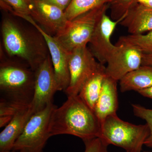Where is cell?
Returning <instances> with one entry per match:
<instances>
[{
  "mask_svg": "<svg viewBox=\"0 0 152 152\" xmlns=\"http://www.w3.org/2000/svg\"><path fill=\"white\" fill-rule=\"evenodd\" d=\"M1 34L7 54L21 60L34 72L50 56L43 36L32 24L29 26L13 17L5 16L1 24Z\"/></svg>",
  "mask_w": 152,
  "mask_h": 152,
  "instance_id": "cell-1",
  "label": "cell"
},
{
  "mask_svg": "<svg viewBox=\"0 0 152 152\" xmlns=\"http://www.w3.org/2000/svg\"><path fill=\"white\" fill-rule=\"evenodd\" d=\"M101 124L94 112L79 95L70 96L59 107H56L49 122L50 136L68 134L83 142L100 134Z\"/></svg>",
  "mask_w": 152,
  "mask_h": 152,
  "instance_id": "cell-2",
  "label": "cell"
},
{
  "mask_svg": "<svg viewBox=\"0 0 152 152\" xmlns=\"http://www.w3.org/2000/svg\"><path fill=\"white\" fill-rule=\"evenodd\" d=\"M35 74L22 63L1 60V98L31 104L34 89Z\"/></svg>",
  "mask_w": 152,
  "mask_h": 152,
  "instance_id": "cell-3",
  "label": "cell"
},
{
  "mask_svg": "<svg viewBox=\"0 0 152 152\" xmlns=\"http://www.w3.org/2000/svg\"><path fill=\"white\" fill-rule=\"evenodd\" d=\"M149 133L146 124H133L123 121L116 114L107 117L101 123L99 138L107 145H114L126 152H141Z\"/></svg>",
  "mask_w": 152,
  "mask_h": 152,
  "instance_id": "cell-4",
  "label": "cell"
},
{
  "mask_svg": "<svg viewBox=\"0 0 152 152\" xmlns=\"http://www.w3.org/2000/svg\"><path fill=\"white\" fill-rule=\"evenodd\" d=\"M110 6V4H107L101 6L69 21L64 29L55 37L69 53L77 48L87 46L98 22Z\"/></svg>",
  "mask_w": 152,
  "mask_h": 152,
  "instance_id": "cell-5",
  "label": "cell"
},
{
  "mask_svg": "<svg viewBox=\"0 0 152 152\" xmlns=\"http://www.w3.org/2000/svg\"><path fill=\"white\" fill-rule=\"evenodd\" d=\"M56 107L53 103L37 112L30 118L12 150L24 152H43L50 137L49 122L53 110Z\"/></svg>",
  "mask_w": 152,
  "mask_h": 152,
  "instance_id": "cell-6",
  "label": "cell"
},
{
  "mask_svg": "<svg viewBox=\"0 0 152 152\" xmlns=\"http://www.w3.org/2000/svg\"><path fill=\"white\" fill-rule=\"evenodd\" d=\"M87 46L75 49L70 53V83L65 91L67 96L79 94L83 85L97 69L100 63L96 61Z\"/></svg>",
  "mask_w": 152,
  "mask_h": 152,
  "instance_id": "cell-7",
  "label": "cell"
},
{
  "mask_svg": "<svg viewBox=\"0 0 152 152\" xmlns=\"http://www.w3.org/2000/svg\"><path fill=\"white\" fill-rule=\"evenodd\" d=\"M34 74V89L31 107L35 113L53 103L54 95L58 91L50 56L39 66Z\"/></svg>",
  "mask_w": 152,
  "mask_h": 152,
  "instance_id": "cell-8",
  "label": "cell"
},
{
  "mask_svg": "<svg viewBox=\"0 0 152 152\" xmlns=\"http://www.w3.org/2000/svg\"><path fill=\"white\" fill-rule=\"evenodd\" d=\"M22 18L34 26L43 36L51 59L58 91L65 92L70 83L69 59L70 53L66 50L54 37L47 34L30 15Z\"/></svg>",
  "mask_w": 152,
  "mask_h": 152,
  "instance_id": "cell-9",
  "label": "cell"
},
{
  "mask_svg": "<svg viewBox=\"0 0 152 152\" xmlns=\"http://www.w3.org/2000/svg\"><path fill=\"white\" fill-rule=\"evenodd\" d=\"M116 48L107 61L106 74L116 81L142 65L143 53L134 47L116 45Z\"/></svg>",
  "mask_w": 152,
  "mask_h": 152,
  "instance_id": "cell-10",
  "label": "cell"
},
{
  "mask_svg": "<svg viewBox=\"0 0 152 152\" xmlns=\"http://www.w3.org/2000/svg\"><path fill=\"white\" fill-rule=\"evenodd\" d=\"M30 16L47 34L54 37L69 21L61 9L42 0H31Z\"/></svg>",
  "mask_w": 152,
  "mask_h": 152,
  "instance_id": "cell-11",
  "label": "cell"
},
{
  "mask_svg": "<svg viewBox=\"0 0 152 152\" xmlns=\"http://www.w3.org/2000/svg\"><path fill=\"white\" fill-rule=\"evenodd\" d=\"M122 20H114L105 13L96 26L89 44L94 56L102 64H107L115 48L116 45L111 42V38L117 25Z\"/></svg>",
  "mask_w": 152,
  "mask_h": 152,
  "instance_id": "cell-12",
  "label": "cell"
},
{
  "mask_svg": "<svg viewBox=\"0 0 152 152\" xmlns=\"http://www.w3.org/2000/svg\"><path fill=\"white\" fill-rule=\"evenodd\" d=\"M118 106L117 81L107 75L94 110L101 124L107 117L117 114Z\"/></svg>",
  "mask_w": 152,
  "mask_h": 152,
  "instance_id": "cell-13",
  "label": "cell"
},
{
  "mask_svg": "<svg viewBox=\"0 0 152 152\" xmlns=\"http://www.w3.org/2000/svg\"><path fill=\"white\" fill-rule=\"evenodd\" d=\"M34 114L31 106L15 115L0 134V151H11L28 121Z\"/></svg>",
  "mask_w": 152,
  "mask_h": 152,
  "instance_id": "cell-14",
  "label": "cell"
},
{
  "mask_svg": "<svg viewBox=\"0 0 152 152\" xmlns=\"http://www.w3.org/2000/svg\"><path fill=\"white\" fill-rule=\"evenodd\" d=\"M130 34H143L152 30V8L139 4L130 10L120 23Z\"/></svg>",
  "mask_w": 152,
  "mask_h": 152,
  "instance_id": "cell-15",
  "label": "cell"
},
{
  "mask_svg": "<svg viewBox=\"0 0 152 152\" xmlns=\"http://www.w3.org/2000/svg\"><path fill=\"white\" fill-rule=\"evenodd\" d=\"M122 92H138L152 87V66L142 65L127 74L119 81Z\"/></svg>",
  "mask_w": 152,
  "mask_h": 152,
  "instance_id": "cell-16",
  "label": "cell"
},
{
  "mask_svg": "<svg viewBox=\"0 0 152 152\" xmlns=\"http://www.w3.org/2000/svg\"><path fill=\"white\" fill-rule=\"evenodd\" d=\"M106 76V67L100 64L97 69L85 82L79 92V96L94 111Z\"/></svg>",
  "mask_w": 152,
  "mask_h": 152,
  "instance_id": "cell-17",
  "label": "cell"
},
{
  "mask_svg": "<svg viewBox=\"0 0 152 152\" xmlns=\"http://www.w3.org/2000/svg\"><path fill=\"white\" fill-rule=\"evenodd\" d=\"M113 0H72L65 11L67 19L71 21L79 16L104 5L110 4Z\"/></svg>",
  "mask_w": 152,
  "mask_h": 152,
  "instance_id": "cell-18",
  "label": "cell"
},
{
  "mask_svg": "<svg viewBox=\"0 0 152 152\" xmlns=\"http://www.w3.org/2000/svg\"><path fill=\"white\" fill-rule=\"evenodd\" d=\"M126 44L134 47L144 54H152V30L146 34H130L120 37L116 45Z\"/></svg>",
  "mask_w": 152,
  "mask_h": 152,
  "instance_id": "cell-19",
  "label": "cell"
},
{
  "mask_svg": "<svg viewBox=\"0 0 152 152\" xmlns=\"http://www.w3.org/2000/svg\"><path fill=\"white\" fill-rule=\"evenodd\" d=\"M31 0H1V7L18 17L30 16Z\"/></svg>",
  "mask_w": 152,
  "mask_h": 152,
  "instance_id": "cell-20",
  "label": "cell"
},
{
  "mask_svg": "<svg viewBox=\"0 0 152 152\" xmlns=\"http://www.w3.org/2000/svg\"><path fill=\"white\" fill-rule=\"evenodd\" d=\"M137 4V0H113L110 6L112 19L118 20L124 19L130 10Z\"/></svg>",
  "mask_w": 152,
  "mask_h": 152,
  "instance_id": "cell-21",
  "label": "cell"
},
{
  "mask_svg": "<svg viewBox=\"0 0 152 152\" xmlns=\"http://www.w3.org/2000/svg\"><path fill=\"white\" fill-rule=\"evenodd\" d=\"M30 106L31 104L1 98L0 116L13 117L19 112L29 107Z\"/></svg>",
  "mask_w": 152,
  "mask_h": 152,
  "instance_id": "cell-22",
  "label": "cell"
},
{
  "mask_svg": "<svg viewBox=\"0 0 152 152\" xmlns=\"http://www.w3.org/2000/svg\"><path fill=\"white\" fill-rule=\"evenodd\" d=\"M134 115L145 120L149 128L150 133L145 142V145L152 149V109L147 108L140 105L132 104Z\"/></svg>",
  "mask_w": 152,
  "mask_h": 152,
  "instance_id": "cell-23",
  "label": "cell"
},
{
  "mask_svg": "<svg viewBox=\"0 0 152 152\" xmlns=\"http://www.w3.org/2000/svg\"><path fill=\"white\" fill-rule=\"evenodd\" d=\"M84 152H108V145L105 144L99 137L86 141Z\"/></svg>",
  "mask_w": 152,
  "mask_h": 152,
  "instance_id": "cell-24",
  "label": "cell"
},
{
  "mask_svg": "<svg viewBox=\"0 0 152 152\" xmlns=\"http://www.w3.org/2000/svg\"><path fill=\"white\" fill-rule=\"evenodd\" d=\"M42 1L56 6L65 12V11L70 5L72 0H42Z\"/></svg>",
  "mask_w": 152,
  "mask_h": 152,
  "instance_id": "cell-25",
  "label": "cell"
},
{
  "mask_svg": "<svg viewBox=\"0 0 152 152\" xmlns=\"http://www.w3.org/2000/svg\"><path fill=\"white\" fill-rule=\"evenodd\" d=\"M13 117L10 116H0V127L2 128L7 126L11 121Z\"/></svg>",
  "mask_w": 152,
  "mask_h": 152,
  "instance_id": "cell-26",
  "label": "cell"
},
{
  "mask_svg": "<svg viewBox=\"0 0 152 152\" xmlns=\"http://www.w3.org/2000/svg\"><path fill=\"white\" fill-rule=\"evenodd\" d=\"M142 65L152 66V54H143Z\"/></svg>",
  "mask_w": 152,
  "mask_h": 152,
  "instance_id": "cell-27",
  "label": "cell"
},
{
  "mask_svg": "<svg viewBox=\"0 0 152 152\" xmlns=\"http://www.w3.org/2000/svg\"><path fill=\"white\" fill-rule=\"evenodd\" d=\"M138 92L143 96L152 99V87L148 88L139 91Z\"/></svg>",
  "mask_w": 152,
  "mask_h": 152,
  "instance_id": "cell-28",
  "label": "cell"
},
{
  "mask_svg": "<svg viewBox=\"0 0 152 152\" xmlns=\"http://www.w3.org/2000/svg\"><path fill=\"white\" fill-rule=\"evenodd\" d=\"M137 3L146 7L152 8V0H137Z\"/></svg>",
  "mask_w": 152,
  "mask_h": 152,
  "instance_id": "cell-29",
  "label": "cell"
},
{
  "mask_svg": "<svg viewBox=\"0 0 152 152\" xmlns=\"http://www.w3.org/2000/svg\"><path fill=\"white\" fill-rule=\"evenodd\" d=\"M0 152H24L23 151H14V150H11V151H0Z\"/></svg>",
  "mask_w": 152,
  "mask_h": 152,
  "instance_id": "cell-30",
  "label": "cell"
},
{
  "mask_svg": "<svg viewBox=\"0 0 152 152\" xmlns=\"http://www.w3.org/2000/svg\"></svg>",
  "mask_w": 152,
  "mask_h": 152,
  "instance_id": "cell-31",
  "label": "cell"
}]
</instances>
